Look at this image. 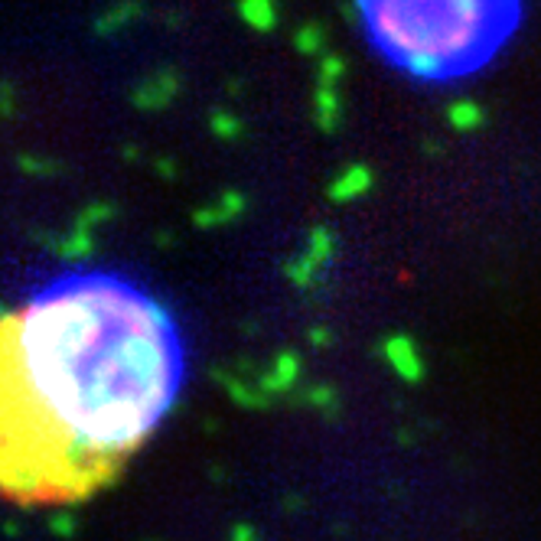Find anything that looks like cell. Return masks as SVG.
I'll return each instance as SVG.
<instances>
[{"instance_id": "2", "label": "cell", "mask_w": 541, "mask_h": 541, "mask_svg": "<svg viewBox=\"0 0 541 541\" xmlns=\"http://www.w3.org/2000/svg\"><path fill=\"white\" fill-rule=\"evenodd\" d=\"M372 53L425 85H451L496 63L525 0H356Z\"/></svg>"}, {"instance_id": "4", "label": "cell", "mask_w": 541, "mask_h": 541, "mask_svg": "<svg viewBox=\"0 0 541 541\" xmlns=\"http://www.w3.org/2000/svg\"><path fill=\"white\" fill-rule=\"evenodd\" d=\"M232 541H262V535H258V528L248 522H238L232 528Z\"/></svg>"}, {"instance_id": "5", "label": "cell", "mask_w": 541, "mask_h": 541, "mask_svg": "<svg viewBox=\"0 0 541 541\" xmlns=\"http://www.w3.org/2000/svg\"><path fill=\"white\" fill-rule=\"evenodd\" d=\"M53 528H56V532H75V525H73V522H65V519H56Z\"/></svg>"}, {"instance_id": "3", "label": "cell", "mask_w": 541, "mask_h": 541, "mask_svg": "<svg viewBox=\"0 0 541 541\" xmlns=\"http://www.w3.org/2000/svg\"><path fill=\"white\" fill-rule=\"evenodd\" d=\"M388 356H391V362H395L398 372H401L405 379H421V362L415 359V349H411V343H405V339H395V343L388 346Z\"/></svg>"}, {"instance_id": "1", "label": "cell", "mask_w": 541, "mask_h": 541, "mask_svg": "<svg viewBox=\"0 0 541 541\" xmlns=\"http://www.w3.org/2000/svg\"><path fill=\"white\" fill-rule=\"evenodd\" d=\"M186 375L170 310L115 270H75L4 323V489L75 502L160 427Z\"/></svg>"}]
</instances>
